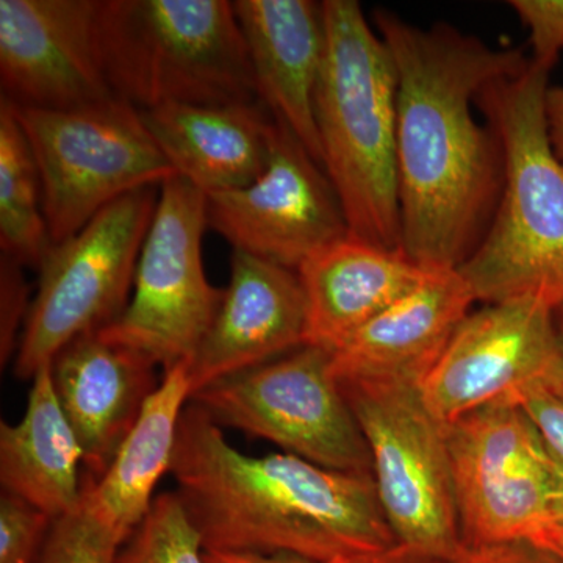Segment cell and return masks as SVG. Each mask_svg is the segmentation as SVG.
<instances>
[{
  "label": "cell",
  "instance_id": "6da1fadb",
  "mask_svg": "<svg viewBox=\"0 0 563 563\" xmlns=\"http://www.w3.org/2000/svg\"><path fill=\"white\" fill-rule=\"evenodd\" d=\"M398 77L402 251L428 269H457L484 239L503 190V154L473 102L528 68L520 49H493L450 25L421 29L376 10Z\"/></svg>",
  "mask_w": 563,
  "mask_h": 563
},
{
  "label": "cell",
  "instance_id": "7a4b0ae2",
  "mask_svg": "<svg viewBox=\"0 0 563 563\" xmlns=\"http://www.w3.org/2000/svg\"><path fill=\"white\" fill-rule=\"evenodd\" d=\"M169 473L206 551L331 562L396 547L372 474L287 453H240L192 402L181 415Z\"/></svg>",
  "mask_w": 563,
  "mask_h": 563
},
{
  "label": "cell",
  "instance_id": "3957f363",
  "mask_svg": "<svg viewBox=\"0 0 563 563\" xmlns=\"http://www.w3.org/2000/svg\"><path fill=\"white\" fill-rule=\"evenodd\" d=\"M551 70L537 63L477 95L503 154V190L484 239L457 268L485 303L563 307V163L548 132Z\"/></svg>",
  "mask_w": 563,
  "mask_h": 563
},
{
  "label": "cell",
  "instance_id": "277c9868",
  "mask_svg": "<svg viewBox=\"0 0 563 563\" xmlns=\"http://www.w3.org/2000/svg\"><path fill=\"white\" fill-rule=\"evenodd\" d=\"M325 51L314 99L322 169L352 235L402 251L398 77L361 3L324 0Z\"/></svg>",
  "mask_w": 563,
  "mask_h": 563
},
{
  "label": "cell",
  "instance_id": "5b68a950",
  "mask_svg": "<svg viewBox=\"0 0 563 563\" xmlns=\"http://www.w3.org/2000/svg\"><path fill=\"white\" fill-rule=\"evenodd\" d=\"M98 27L111 90L139 110L261 102L233 2L99 0Z\"/></svg>",
  "mask_w": 563,
  "mask_h": 563
},
{
  "label": "cell",
  "instance_id": "8992f818",
  "mask_svg": "<svg viewBox=\"0 0 563 563\" xmlns=\"http://www.w3.org/2000/svg\"><path fill=\"white\" fill-rule=\"evenodd\" d=\"M11 107L38 166L52 244L76 235L122 196L179 177L141 111L120 98L73 110Z\"/></svg>",
  "mask_w": 563,
  "mask_h": 563
},
{
  "label": "cell",
  "instance_id": "52a82bcc",
  "mask_svg": "<svg viewBox=\"0 0 563 563\" xmlns=\"http://www.w3.org/2000/svg\"><path fill=\"white\" fill-rule=\"evenodd\" d=\"M372 455V476L396 544L454 562L463 542L448 426L420 387L340 383Z\"/></svg>",
  "mask_w": 563,
  "mask_h": 563
},
{
  "label": "cell",
  "instance_id": "ba28073f",
  "mask_svg": "<svg viewBox=\"0 0 563 563\" xmlns=\"http://www.w3.org/2000/svg\"><path fill=\"white\" fill-rule=\"evenodd\" d=\"M157 201L158 188L129 192L76 235L52 244L18 344V377L32 379L66 344L124 313Z\"/></svg>",
  "mask_w": 563,
  "mask_h": 563
},
{
  "label": "cell",
  "instance_id": "9c48e42d",
  "mask_svg": "<svg viewBox=\"0 0 563 563\" xmlns=\"http://www.w3.org/2000/svg\"><path fill=\"white\" fill-rule=\"evenodd\" d=\"M333 352L303 346L201 388L190 402L218 426L268 440L324 468L372 474V455L339 379Z\"/></svg>",
  "mask_w": 563,
  "mask_h": 563
},
{
  "label": "cell",
  "instance_id": "30bf717a",
  "mask_svg": "<svg viewBox=\"0 0 563 563\" xmlns=\"http://www.w3.org/2000/svg\"><path fill=\"white\" fill-rule=\"evenodd\" d=\"M463 547L528 540L563 523V477L523 407L501 401L448 426Z\"/></svg>",
  "mask_w": 563,
  "mask_h": 563
},
{
  "label": "cell",
  "instance_id": "8fae6325",
  "mask_svg": "<svg viewBox=\"0 0 563 563\" xmlns=\"http://www.w3.org/2000/svg\"><path fill=\"white\" fill-rule=\"evenodd\" d=\"M207 228L206 192L181 177L166 180L141 247L131 302L99 331L144 352L163 372L191 362L224 295L203 272Z\"/></svg>",
  "mask_w": 563,
  "mask_h": 563
},
{
  "label": "cell",
  "instance_id": "7c38bea8",
  "mask_svg": "<svg viewBox=\"0 0 563 563\" xmlns=\"http://www.w3.org/2000/svg\"><path fill=\"white\" fill-rule=\"evenodd\" d=\"M563 343L553 307L533 298L485 303L448 343L420 391L444 426L532 388L558 395Z\"/></svg>",
  "mask_w": 563,
  "mask_h": 563
},
{
  "label": "cell",
  "instance_id": "4fadbf2b",
  "mask_svg": "<svg viewBox=\"0 0 563 563\" xmlns=\"http://www.w3.org/2000/svg\"><path fill=\"white\" fill-rule=\"evenodd\" d=\"M207 221L233 251L295 272L350 233L328 174L279 122L265 172L240 190L207 196Z\"/></svg>",
  "mask_w": 563,
  "mask_h": 563
},
{
  "label": "cell",
  "instance_id": "5bb4252c",
  "mask_svg": "<svg viewBox=\"0 0 563 563\" xmlns=\"http://www.w3.org/2000/svg\"><path fill=\"white\" fill-rule=\"evenodd\" d=\"M99 0H0L2 99L73 110L117 99L103 68Z\"/></svg>",
  "mask_w": 563,
  "mask_h": 563
},
{
  "label": "cell",
  "instance_id": "9a60e30c",
  "mask_svg": "<svg viewBox=\"0 0 563 563\" xmlns=\"http://www.w3.org/2000/svg\"><path fill=\"white\" fill-rule=\"evenodd\" d=\"M306 322L295 269L233 251L220 309L190 362L191 396L303 346Z\"/></svg>",
  "mask_w": 563,
  "mask_h": 563
},
{
  "label": "cell",
  "instance_id": "2e32d148",
  "mask_svg": "<svg viewBox=\"0 0 563 563\" xmlns=\"http://www.w3.org/2000/svg\"><path fill=\"white\" fill-rule=\"evenodd\" d=\"M155 362L101 332L73 340L51 362L52 384L84 450L85 479L109 470L152 393Z\"/></svg>",
  "mask_w": 563,
  "mask_h": 563
},
{
  "label": "cell",
  "instance_id": "e0dca14e",
  "mask_svg": "<svg viewBox=\"0 0 563 563\" xmlns=\"http://www.w3.org/2000/svg\"><path fill=\"white\" fill-rule=\"evenodd\" d=\"M258 101L322 166L314 99L324 63L322 3L236 0Z\"/></svg>",
  "mask_w": 563,
  "mask_h": 563
},
{
  "label": "cell",
  "instance_id": "ac0fdd59",
  "mask_svg": "<svg viewBox=\"0 0 563 563\" xmlns=\"http://www.w3.org/2000/svg\"><path fill=\"white\" fill-rule=\"evenodd\" d=\"M476 302L457 269H433L332 354L339 383L420 387Z\"/></svg>",
  "mask_w": 563,
  "mask_h": 563
},
{
  "label": "cell",
  "instance_id": "d6986e66",
  "mask_svg": "<svg viewBox=\"0 0 563 563\" xmlns=\"http://www.w3.org/2000/svg\"><path fill=\"white\" fill-rule=\"evenodd\" d=\"M432 272L404 251L385 250L352 233L328 244L296 269L306 296V344L339 351Z\"/></svg>",
  "mask_w": 563,
  "mask_h": 563
},
{
  "label": "cell",
  "instance_id": "ffe728a7",
  "mask_svg": "<svg viewBox=\"0 0 563 563\" xmlns=\"http://www.w3.org/2000/svg\"><path fill=\"white\" fill-rule=\"evenodd\" d=\"M141 118L181 179L207 196L257 180L272 157L276 121L258 103H165Z\"/></svg>",
  "mask_w": 563,
  "mask_h": 563
},
{
  "label": "cell",
  "instance_id": "44dd1931",
  "mask_svg": "<svg viewBox=\"0 0 563 563\" xmlns=\"http://www.w3.org/2000/svg\"><path fill=\"white\" fill-rule=\"evenodd\" d=\"M190 398V362L163 372L109 470L95 483L84 477L80 506L122 543L150 512L163 474L172 472L181 415Z\"/></svg>",
  "mask_w": 563,
  "mask_h": 563
},
{
  "label": "cell",
  "instance_id": "7402d4cb",
  "mask_svg": "<svg viewBox=\"0 0 563 563\" xmlns=\"http://www.w3.org/2000/svg\"><path fill=\"white\" fill-rule=\"evenodd\" d=\"M84 450L58 402L51 363L32 377L18 424H0V483L52 520L79 509Z\"/></svg>",
  "mask_w": 563,
  "mask_h": 563
},
{
  "label": "cell",
  "instance_id": "603a6c76",
  "mask_svg": "<svg viewBox=\"0 0 563 563\" xmlns=\"http://www.w3.org/2000/svg\"><path fill=\"white\" fill-rule=\"evenodd\" d=\"M38 166L13 107L0 99V247L40 269L51 250Z\"/></svg>",
  "mask_w": 563,
  "mask_h": 563
},
{
  "label": "cell",
  "instance_id": "cb8c5ba5",
  "mask_svg": "<svg viewBox=\"0 0 563 563\" xmlns=\"http://www.w3.org/2000/svg\"><path fill=\"white\" fill-rule=\"evenodd\" d=\"M117 563H207L201 536L176 492L155 496Z\"/></svg>",
  "mask_w": 563,
  "mask_h": 563
},
{
  "label": "cell",
  "instance_id": "d4e9b609",
  "mask_svg": "<svg viewBox=\"0 0 563 563\" xmlns=\"http://www.w3.org/2000/svg\"><path fill=\"white\" fill-rule=\"evenodd\" d=\"M122 544L80 506L52 521L40 563H117Z\"/></svg>",
  "mask_w": 563,
  "mask_h": 563
},
{
  "label": "cell",
  "instance_id": "484cf974",
  "mask_svg": "<svg viewBox=\"0 0 563 563\" xmlns=\"http://www.w3.org/2000/svg\"><path fill=\"white\" fill-rule=\"evenodd\" d=\"M52 518L3 492L0 498V563H40Z\"/></svg>",
  "mask_w": 563,
  "mask_h": 563
},
{
  "label": "cell",
  "instance_id": "4316f807",
  "mask_svg": "<svg viewBox=\"0 0 563 563\" xmlns=\"http://www.w3.org/2000/svg\"><path fill=\"white\" fill-rule=\"evenodd\" d=\"M31 285L22 265L2 255L0 258V358L2 365L18 351L22 329L31 310Z\"/></svg>",
  "mask_w": 563,
  "mask_h": 563
},
{
  "label": "cell",
  "instance_id": "83f0119b",
  "mask_svg": "<svg viewBox=\"0 0 563 563\" xmlns=\"http://www.w3.org/2000/svg\"><path fill=\"white\" fill-rule=\"evenodd\" d=\"M509 5L528 27L531 60L551 70L563 51V0H510Z\"/></svg>",
  "mask_w": 563,
  "mask_h": 563
},
{
  "label": "cell",
  "instance_id": "f1b7e54d",
  "mask_svg": "<svg viewBox=\"0 0 563 563\" xmlns=\"http://www.w3.org/2000/svg\"><path fill=\"white\" fill-rule=\"evenodd\" d=\"M517 402L539 429L551 457L563 477V398L547 388H532L517 396Z\"/></svg>",
  "mask_w": 563,
  "mask_h": 563
},
{
  "label": "cell",
  "instance_id": "f546056e",
  "mask_svg": "<svg viewBox=\"0 0 563 563\" xmlns=\"http://www.w3.org/2000/svg\"><path fill=\"white\" fill-rule=\"evenodd\" d=\"M453 563H563L562 559L531 540L463 547Z\"/></svg>",
  "mask_w": 563,
  "mask_h": 563
},
{
  "label": "cell",
  "instance_id": "4dcf8cb0",
  "mask_svg": "<svg viewBox=\"0 0 563 563\" xmlns=\"http://www.w3.org/2000/svg\"><path fill=\"white\" fill-rule=\"evenodd\" d=\"M207 563H350L351 561L318 562L290 554L235 553V551H206Z\"/></svg>",
  "mask_w": 563,
  "mask_h": 563
},
{
  "label": "cell",
  "instance_id": "1f68e13d",
  "mask_svg": "<svg viewBox=\"0 0 563 563\" xmlns=\"http://www.w3.org/2000/svg\"><path fill=\"white\" fill-rule=\"evenodd\" d=\"M547 121L551 143L563 163V87H550L548 90Z\"/></svg>",
  "mask_w": 563,
  "mask_h": 563
},
{
  "label": "cell",
  "instance_id": "d6a6232c",
  "mask_svg": "<svg viewBox=\"0 0 563 563\" xmlns=\"http://www.w3.org/2000/svg\"><path fill=\"white\" fill-rule=\"evenodd\" d=\"M350 563H453L450 561H443V559L431 558V555H424L415 553V551L407 550V548L396 547L390 548L387 551H380V553H374L368 555H362V558L354 559Z\"/></svg>",
  "mask_w": 563,
  "mask_h": 563
},
{
  "label": "cell",
  "instance_id": "836d02e7",
  "mask_svg": "<svg viewBox=\"0 0 563 563\" xmlns=\"http://www.w3.org/2000/svg\"><path fill=\"white\" fill-rule=\"evenodd\" d=\"M528 540L559 555L563 561V523L544 525L537 529Z\"/></svg>",
  "mask_w": 563,
  "mask_h": 563
},
{
  "label": "cell",
  "instance_id": "e575fe53",
  "mask_svg": "<svg viewBox=\"0 0 563 563\" xmlns=\"http://www.w3.org/2000/svg\"><path fill=\"white\" fill-rule=\"evenodd\" d=\"M555 317H558V325H559V332H561L562 336V343H563V307L555 312ZM559 396H562L563 398V385L561 388V391L558 393Z\"/></svg>",
  "mask_w": 563,
  "mask_h": 563
}]
</instances>
